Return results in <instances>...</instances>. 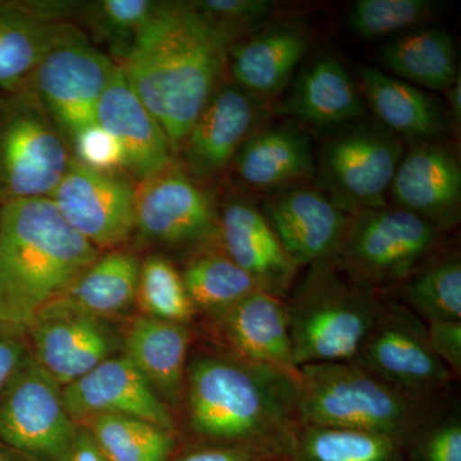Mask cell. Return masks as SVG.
Here are the masks:
<instances>
[{
  "mask_svg": "<svg viewBox=\"0 0 461 461\" xmlns=\"http://www.w3.org/2000/svg\"><path fill=\"white\" fill-rule=\"evenodd\" d=\"M158 5L150 0H98L83 3L77 18L96 41L111 45L123 59Z\"/></svg>",
  "mask_w": 461,
  "mask_h": 461,
  "instance_id": "cell-34",
  "label": "cell"
},
{
  "mask_svg": "<svg viewBox=\"0 0 461 461\" xmlns=\"http://www.w3.org/2000/svg\"><path fill=\"white\" fill-rule=\"evenodd\" d=\"M378 62L400 80L436 91L447 90L460 75L453 36L436 27L393 36L378 50Z\"/></svg>",
  "mask_w": 461,
  "mask_h": 461,
  "instance_id": "cell-27",
  "label": "cell"
},
{
  "mask_svg": "<svg viewBox=\"0 0 461 461\" xmlns=\"http://www.w3.org/2000/svg\"><path fill=\"white\" fill-rule=\"evenodd\" d=\"M441 232L402 208L350 215L332 263L355 284L377 294L402 284L438 245Z\"/></svg>",
  "mask_w": 461,
  "mask_h": 461,
  "instance_id": "cell-6",
  "label": "cell"
},
{
  "mask_svg": "<svg viewBox=\"0 0 461 461\" xmlns=\"http://www.w3.org/2000/svg\"><path fill=\"white\" fill-rule=\"evenodd\" d=\"M178 461H256V454L247 446H222L200 448L185 455Z\"/></svg>",
  "mask_w": 461,
  "mask_h": 461,
  "instance_id": "cell-42",
  "label": "cell"
},
{
  "mask_svg": "<svg viewBox=\"0 0 461 461\" xmlns=\"http://www.w3.org/2000/svg\"><path fill=\"white\" fill-rule=\"evenodd\" d=\"M25 348L9 336L0 335V395L27 360Z\"/></svg>",
  "mask_w": 461,
  "mask_h": 461,
  "instance_id": "cell-41",
  "label": "cell"
},
{
  "mask_svg": "<svg viewBox=\"0 0 461 461\" xmlns=\"http://www.w3.org/2000/svg\"><path fill=\"white\" fill-rule=\"evenodd\" d=\"M135 223L145 239L169 247L202 245L220 236L213 195L175 163L139 181Z\"/></svg>",
  "mask_w": 461,
  "mask_h": 461,
  "instance_id": "cell-12",
  "label": "cell"
},
{
  "mask_svg": "<svg viewBox=\"0 0 461 461\" xmlns=\"http://www.w3.org/2000/svg\"><path fill=\"white\" fill-rule=\"evenodd\" d=\"M353 362L388 384L423 397L438 395L455 375L433 351L420 318L396 303H384Z\"/></svg>",
  "mask_w": 461,
  "mask_h": 461,
  "instance_id": "cell-11",
  "label": "cell"
},
{
  "mask_svg": "<svg viewBox=\"0 0 461 461\" xmlns=\"http://www.w3.org/2000/svg\"><path fill=\"white\" fill-rule=\"evenodd\" d=\"M33 359L62 387L68 386L120 348V339L105 318L87 313L66 297L50 303L30 329Z\"/></svg>",
  "mask_w": 461,
  "mask_h": 461,
  "instance_id": "cell-14",
  "label": "cell"
},
{
  "mask_svg": "<svg viewBox=\"0 0 461 461\" xmlns=\"http://www.w3.org/2000/svg\"><path fill=\"white\" fill-rule=\"evenodd\" d=\"M87 420L86 429L109 461H168L175 451L172 432L150 421L118 414Z\"/></svg>",
  "mask_w": 461,
  "mask_h": 461,
  "instance_id": "cell-33",
  "label": "cell"
},
{
  "mask_svg": "<svg viewBox=\"0 0 461 461\" xmlns=\"http://www.w3.org/2000/svg\"><path fill=\"white\" fill-rule=\"evenodd\" d=\"M221 330L233 355L277 369L300 382L294 357L286 300L257 290L223 315Z\"/></svg>",
  "mask_w": 461,
  "mask_h": 461,
  "instance_id": "cell-21",
  "label": "cell"
},
{
  "mask_svg": "<svg viewBox=\"0 0 461 461\" xmlns=\"http://www.w3.org/2000/svg\"><path fill=\"white\" fill-rule=\"evenodd\" d=\"M96 123L111 133L123 151L124 169L142 181L172 165L168 136L136 95L118 66L99 100Z\"/></svg>",
  "mask_w": 461,
  "mask_h": 461,
  "instance_id": "cell-20",
  "label": "cell"
},
{
  "mask_svg": "<svg viewBox=\"0 0 461 461\" xmlns=\"http://www.w3.org/2000/svg\"><path fill=\"white\" fill-rule=\"evenodd\" d=\"M262 213L297 268L332 262L350 221L320 189L305 185L269 195Z\"/></svg>",
  "mask_w": 461,
  "mask_h": 461,
  "instance_id": "cell-16",
  "label": "cell"
},
{
  "mask_svg": "<svg viewBox=\"0 0 461 461\" xmlns=\"http://www.w3.org/2000/svg\"><path fill=\"white\" fill-rule=\"evenodd\" d=\"M362 98L345 67L321 57L302 71L276 111L314 126H345L364 113Z\"/></svg>",
  "mask_w": 461,
  "mask_h": 461,
  "instance_id": "cell-26",
  "label": "cell"
},
{
  "mask_svg": "<svg viewBox=\"0 0 461 461\" xmlns=\"http://www.w3.org/2000/svg\"><path fill=\"white\" fill-rule=\"evenodd\" d=\"M48 198L98 250L123 244L136 230L135 187L117 173L94 171L71 158Z\"/></svg>",
  "mask_w": 461,
  "mask_h": 461,
  "instance_id": "cell-13",
  "label": "cell"
},
{
  "mask_svg": "<svg viewBox=\"0 0 461 461\" xmlns=\"http://www.w3.org/2000/svg\"><path fill=\"white\" fill-rule=\"evenodd\" d=\"M359 78L378 123L396 138L412 144L436 142L448 131V114L429 94L369 67L360 68Z\"/></svg>",
  "mask_w": 461,
  "mask_h": 461,
  "instance_id": "cell-24",
  "label": "cell"
},
{
  "mask_svg": "<svg viewBox=\"0 0 461 461\" xmlns=\"http://www.w3.org/2000/svg\"><path fill=\"white\" fill-rule=\"evenodd\" d=\"M98 257L48 196L0 206V326L29 330Z\"/></svg>",
  "mask_w": 461,
  "mask_h": 461,
  "instance_id": "cell-2",
  "label": "cell"
},
{
  "mask_svg": "<svg viewBox=\"0 0 461 461\" xmlns=\"http://www.w3.org/2000/svg\"><path fill=\"white\" fill-rule=\"evenodd\" d=\"M400 445L393 437L366 430L302 426L291 450L295 461H402Z\"/></svg>",
  "mask_w": 461,
  "mask_h": 461,
  "instance_id": "cell-31",
  "label": "cell"
},
{
  "mask_svg": "<svg viewBox=\"0 0 461 461\" xmlns=\"http://www.w3.org/2000/svg\"><path fill=\"white\" fill-rule=\"evenodd\" d=\"M390 190L397 208L417 215L439 232L460 222V163L444 144H412L400 160Z\"/></svg>",
  "mask_w": 461,
  "mask_h": 461,
  "instance_id": "cell-17",
  "label": "cell"
},
{
  "mask_svg": "<svg viewBox=\"0 0 461 461\" xmlns=\"http://www.w3.org/2000/svg\"><path fill=\"white\" fill-rule=\"evenodd\" d=\"M262 111V99L239 85H221L178 149L182 168L199 184L222 175L253 133Z\"/></svg>",
  "mask_w": 461,
  "mask_h": 461,
  "instance_id": "cell-15",
  "label": "cell"
},
{
  "mask_svg": "<svg viewBox=\"0 0 461 461\" xmlns=\"http://www.w3.org/2000/svg\"><path fill=\"white\" fill-rule=\"evenodd\" d=\"M191 332L185 324L141 317L124 339V357L167 405L184 400Z\"/></svg>",
  "mask_w": 461,
  "mask_h": 461,
  "instance_id": "cell-25",
  "label": "cell"
},
{
  "mask_svg": "<svg viewBox=\"0 0 461 461\" xmlns=\"http://www.w3.org/2000/svg\"><path fill=\"white\" fill-rule=\"evenodd\" d=\"M235 41L191 2H159L123 58L124 77L165 130L173 154L221 86Z\"/></svg>",
  "mask_w": 461,
  "mask_h": 461,
  "instance_id": "cell-1",
  "label": "cell"
},
{
  "mask_svg": "<svg viewBox=\"0 0 461 461\" xmlns=\"http://www.w3.org/2000/svg\"><path fill=\"white\" fill-rule=\"evenodd\" d=\"M72 154L35 94L0 91V206L50 196Z\"/></svg>",
  "mask_w": 461,
  "mask_h": 461,
  "instance_id": "cell-7",
  "label": "cell"
},
{
  "mask_svg": "<svg viewBox=\"0 0 461 461\" xmlns=\"http://www.w3.org/2000/svg\"><path fill=\"white\" fill-rule=\"evenodd\" d=\"M439 420V418H438ZM437 420L420 433V454L424 461H461L459 418Z\"/></svg>",
  "mask_w": 461,
  "mask_h": 461,
  "instance_id": "cell-39",
  "label": "cell"
},
{
  "mask_svg": "<svg viewBox=\"0 0 461 461\" xmlns=\"http://www.w3.org/2000/svg\"><path fill=\"white\" fill-rule=\"evenodd\" d=\"M402 156V142L378 122L345 124L321 149L317 189L348 215L384 208Z\"/></svg>",
  "mask_w": 461,
  "mask_h": 461,
  "instance_id": "cell-8",
  "label": "cell"
},
{
  "mask_svg": "<svg viewBox=\"0 0 461 461\" xmlns=\"http://www.w3.org/2000/svg\"><path fill=\"white\" fill-rule=\"evenodd\" d=\"M0 461H36L26 455L18 453L14 448L5 445H0Z\"/></svg>",
  "mask_w": 461,
  "mask_h": 461,
  "instance_id": "cell-45",
  "label": "cell"
},
{
  "mask_svg": "<svg viewBox=\"0 0 461 461\" xmlns=\"http://www.w3.org/2000/svg\"><path fill=\"white\" fill-rule=\"evenodd\" d=\"M194 308L221 320L242 299L260 290L257 282L223 251L194 258L181 273Z\"/></svg>",
  "mask_w": 461,
  "mask_h": 461,
  "instance_id": "cell-30",
  "label": "cell"
},
{
  "mask_svg": "<svg viewBox=\"0 0 461 461\" xmlns=\"http://www.w3.org/2000/svg\"><path fill=\"white\" fill-rule=\"evenodd\" d=\"M69 150L77 162L103 173H117L124 169L122 149L117 140L99 126L90 124L68 139Z\"/></svg>",
  "mask_w": 461,
  "mask_h": 461,
  "instance_id": "cell-37",
  "label": "cell"
},
{
  "mask_svg": "<svg viewBox=\"0 0 461 461\" xmlns=\"http://www.w3.org/2000/svg\"><path fill=\"white\" fill-rule=\"evenodd\" d=\"M287 297L288 327L299 368L353 362L386 303L344 278L332 262L309 266Z\"/></svg>",
  "mask_w": 461,
  "mask_h": 461,
  "instance_id": "cell-5",
  "label": "cell"
},
{
  "mask_svg": "<svg viewBox=\"0 0 461 461\" xmlns=\"http://www.w3.org/2000/svg\"><path fill=\"white\" fill-rule=\"evenodd\" d=\"M66 23L41 20L30 2L0 0V91L26 89L41 58Z\"/></svg>",
  "mask_w": 461,
  "mask_h": 461,
  "instance_id": "cell-28",
  "label": "cell"
},
{
  "mask_svg": "<svg viewBox=\"0 0 461 461\" xmlns=\"http://www.w3.org/2000/svg\"><path fill=\"white\" fill-rule=\"evenodd\" d=\"M402 305L432 321H461V262L456 253L430 256L400 288Z\"/></svg>",
  "mask_w": 461,
  "mask_h": 461,
  "instance_id": "cell-32",
  "label": "cell"
},
{
  "mask_svg": "<svg viewBox=\"0 0 461 461\" xmlns=\"http://www.w3.org/2000/svg\"><path fill=\"white\" fill-rule=\"evenodd\" d=\"M62 397L74 420L118 414L150 421L172 433L175 430L168 405L124 355L109 357L63 387Z\"/></svg>",
  "mask_w": 461,
  "mask_h": 461,
  "instance_id": "cell-18",
  "label": "cell"
},
{
  "mask_svg": "<svg viewBox=\"0 0 461 461\" xmlns=\"http://www.w3.org/2000/svg\"><path fill=\"white\" fill-rule=\"evenodd\" d=\"M136 300L148 317L185 326L196 313L181 273L162 257L141 263Z\"/></svg>",
  "mask_w": 461,
  "mask_h": 461,
  "instance_id": "cell-36",
  "label": "cell"
},
{
  "mask_svg": "<svg viewBox=\"0 0 461 461\" xmlns=\"http://www.w3.org/2000/svg\"><path fill=\"white\" fill-rule=\"evenodd\" d=\"M187 420L196 435L240 444L291 447L302 427L299 382L236 355H202L187 366Z\"/></svg>",
  "mask_w": 461,
  "mask_h": 461,
  "instance_id": "cell-3",
  "label": "cell"
},
{
  "mask_svg": "<svg viewBox=\"0 0 461 461\" xmlns=\"http://www.w3.org/2000/svg\"><path fill=\"white\" fill-rule=\"evenodd\" d=\"M68 461H109L86 427H78Z\"/></svg>",
  "mask_w": 461,
  "mask_h": 461,
  "instance_id": "cell-43",
  "label": "cell"
},
{
  "mask_svg": "<svg viewBox=\"0 0 461 461\" xmlns=\"http://www.w3.org/2000/svg\"><path fill=\"white\" fill-rule=\"evenodd\" d=\"M191 5L215 25L238 38L242 30L262 23L273 8V3L267 0H200Z\"/></svg>",
  "mask_w": 461,
  "mask_h": 461,
  "instance_id": "cell-38",
  "label": "cell"
},
{
  "mask_svg": "<svg viewBox=\"0 0 461 461\" xmlns=\"http://www.w3.org/2000/svg\"><path fill=\"white\" fill-rule=\"evenodd\" d=\"M62 386L29 357L0 395V441L36 461H68L78 427Z\"/></svg>",
  "mask_w": 461,
  "mask_h": 461,
  "instance_id": "cell-10",
  "label": "cell"
},
{
  "mask_svg": "<svg viewBox=\"0 0 461 461\" xmlns=\"http://www.w3.org/2000/svg\"><path fill=\"white\" fill-rule=\"evenodd\" d=\"M448 99V115H451L454 124H460L461 121V78L457 76L453 85L445 91Z\"/></svg>",
  "mask_w": 461,
  "mask_h": 461,
  "instance_id": "cell-44",
  "label": "cell"
},
{
  "mask_svg": "<svg viewBox=\"0 0 461 461\" xmlns=\"http://www.w3.org/2000/svg\"><path fill=\"white\" fill-rule=\"evenodd\" d=\"M242 185L257 191H281L315 176L313 145L293 126L251 133L232 162Z\"/></svg>",
  "mask_w": 461,
  "mask_h": 461,
  "instance_id": "cell-23",
  "label": "cell"
},
{
  "mask_svg": "<svg viewBox=\"0 0 461 461\" xmlns=\"http://www.w3.org/2000/svg\"><path fill=\"white\" fill-rule=\"evenodd\" d=\"M437 357L455 375L461 372V321H432L427 327Z\"/></svg>",
  "mask_w": 461,
  "mask_h": 461,
  "instance_id": "cell-40",
  "label": "cell"
},
{
  "mask_svg": "<svg viewBox=\"0 0 461 461\" xmlns=\"http://www.w3.org/2000/svg\"><path fill=\"white\" fill-rule=\"evenodd\" d=\"M223 253L257 282L258 287L281 299L294 287L299 268L264 217L247 199L227 200L220 213Z\"/></svg>",
  "mask_w": 461,
  "mask_h": 461,
  "instance_id": "cell-19",
  "label": "cell"
},
{
  "mask_svg": "<svg viewBox=\"0 0 461 461\" xmlns=\"http://www.w3.org/2000/svg\"><path fill=\"white\" fill-rule=\"evenodd\" d=\"M308 45L302 26L280 23L233 41L227 65L236 85L258 98H271L290 84Z\"/></svg>",
  "mask_w": 461,
  "mask_h": 461,
  "instance_id": "cell-22",
  "label": "cell"
},
{
  "mask_svg": "<svg viewBox=\"0 0 461 461\" xmlns=\"http://www.w3.org/2000/svg\"><path fill=\"white\" fill-rule=\"evenodd\" d=\"M140 268L138 258L124 251L98 257L62 297L107 320L108 315L126 311L136 300Z\"/></svg>",
  "mask_w": 461,
  "mask_h": 461,
  "instance_id": "cell-29",
  "label": "cell"
},
{
  "mask_svg": "<svg viewBox=\"0 0 461 461\" xmlns=\"http://www.w3.org/2000/svg\"><path fill=\"white\" fill-rule=\"evenodd\" d=\"M432 0H357L348 14L350 32L364 41H377L418 29L435 17Z\"/></svg>",
  "mask_w": 461,
  "mask_h": 461,
  "instance_id": "cell-35",
  "label": "cell"
},
{
  "mask_svg": "<svg viewBox=\"0 0 461 461\" xmlns=\"http://www.w3.org/2000/svg\"><path fill=\"white\" fill-rule=\"evenodd\" d=\"M299 414L302 426L366 430L400 442L441 418L436 397L408 393L355 362L302 366Z\"/></svg>",
  "mask_w": 461,
  "mask_h": 461,
  "instance_id": "cell-4",
  "label": "cell"
},
{
  "mask_svg": "<svg viewBox=\"0 0 461 461\" xmlns=\"http://www.w3.org/2000/svg\"><path fill=\"white\" fill-rule=\"evenodd\" d=\"M117 67L68 23L41 58L26 89L35 94L68 142L76 132L96 123L99 100Z\"/></svg>",
  "mask_w": 461,
  "mask_h": 461,
  "instance_id": "cell-9",
  "label": "cell"
}]
</instances>
